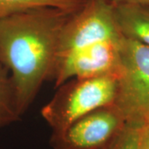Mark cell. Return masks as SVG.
<instances>
[{"mask_svg": "<svg viewBox=\"0 0 149 149\" xmlns=\"http://www.w3.org/2000/svg\"><path fill=\"white\" fill-rule=\"evenodd\" d=\"M120 40L104 41L79 49L57 60L53 79L58 87L70 79L117 76L120 64Z\"/></svg>", "mask_w": 149, "mask_h": 149, "instance_id": "6", "label": "cell"}, {"mask_svg": "<svg viewBox=\"0 0 149 149\" xmlns=\"http://www.w3.org/2000/svg\"><path fill=\"white\" fill-rule=\"evenodd\" d=\"M125 123L114 104L101 107L52 133L50 143L53 149H105Z\"/></svg>", "mask_w": 149, "mask_h": 149, "instance_id": "5", "label": "cell"}, {"mask_svg": "<svg viewBox=\"0 0 149 149\" xmlns=\"http://www.w3.org/2000/svg\"><path fill=\"white\" fill-rule=\"evenodd\" d=\"M143 136L144 143L146 144V146L149 149V123L144 125Z\"/></svg>", "mask_w": 149, "mask_h": 149, "instance_id": "12", "label": "cell"}, {"mask_svg": "<svg viewBox=\"0 0 149 149\" xmlns=\"http://www.w3.org/2000/svg\"><path fill=\"white\" fill-rule=\"evenodd\" d=\"M75 11L42 7L0 19V61L10 72L22 115L53 79L61 30Z\"/></svg>", "mask_w": 149, "mask_h": 149, "instance_id": "1", "label": "cell"}, {"mask_svg": "<svg viewBox=\"0 0 149 149\" xmlns=\"http://www.w3.org/2000/svg\"><path fill=\"white\" fill-rule=\"evenodd\" d=\"M21 116L9 71L0 61V128L19 120Z\"/></svg>", "mask_w": 149, "mask_h": 149, "instance_id": "8", "label": "cell"}, {"mask_svg": "<svg viewBox=\"0 0 149 149\" xmlns=\"http://www.w3.org/2000/svg\"><path fill=\"white\" fill-rule=\"evenodd\" d=\"M144 125L126 122L105 149H143Z\"/></svg>", "mask_w": 149, "mask_h": 149, "instance_id": "10", "label": "cell"}, {"mask_svg": "<svg viewBox=\"0 0 149 149\" xmlns=\"http://www.w3.org/2000/svg\"><path fill=\"white\" fill-rule=\"evenodd\" d=\"M122 37L114 16L113 4L106 0H85L70 15L61 30L57 60L92 44L118 41Z\"/></svg>", "mask_w": 149, "mask_h": 149, "instance_id": "4", "label": "cell"}, {"mask_svg": "<svg viewBox=\"0 0 149 149\" xmlns=\"http://www.w3.org/2000/svg\"><path fill=\"white\" fill-rule=\"evenodd\" d=\"M114 16L123 37L149 47V7L113 5Z\"/></svg>", "mask_w": 149, "mask_h": 149, "instance_id": "7", "label": "cell"}, {"mask_svg": "<svg viewBox=\"0 0 149 149\" xmlns=\"http://www.w3.org/2000/svg\"><path fill=\"white\" fill-rule=\"evenodd\" d=\"M113 5H122V4H135L149 7V0H106Z\"/></svg>", "mask_w": 149, "mask_h": 149, "instance_id": "11", "label": "cell"}, {"mask_svg": "<svg viewBox=\"0 0 149 149\" xmlns=\"http://www.w3.org/2000/svg\"><path fill=\"white\" fill-rule=\"evenodd\" d=\"M144 127V126H143ZM143 149H148V147L146 146V144L144 143V141H143Z\"/></svg>", "mask_w": 149, "mask_h": 149, "instance_id": "13", "label": "cell"}, {"mask_svg": "<svg viewBox=\"0 0 149 149\" xmlns=\"http://www.w3.org/2000/svg\"><path fill=\"white\" fill-rule=\"evenodd\" d=\"M85 0H0V19L22 11L52 7L67 10H77Z\"/></svg>", "mask_w": 149, "mask_h": 149, "instance_id": "9", "label": "cell"}, {"mask_svg": "<svg viewBox=\"0 0 149 149\" xmlns=\"http://www.w3.org/2000/svg\"><path fill=\"white\" fill-rule=\"evenodd\" d=\"M53 98L42 107V116L58 133L84 115L114 104L118 90L116 75L70 79L58 86Z\"/></svg>", "mask_w": 149, "mask_h": 149, "instance_id": "2", "label": "cell"}, {"mask_svg": "<svg viewBox=\"0 0 149 149\" xmlns=\"http://www.w3.org/2000/svg\"><path fill=\"white\" fill-rule=\"evenodd\" d=\"M114 105L126 122L149 123V47L123 37Z\"/></svg>", "mask_w": 149, "mask_h": 149, "instance_id": "3", "label": "cell"}]
</instances>
